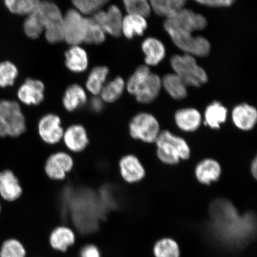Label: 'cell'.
<instances>
[{"label":"cell","instance_id":"16","mask_svg":"<svg viewBox=\"0 0 257 257\" xmlns=\"http://www.w3.org/2000/svg\"><path fill=\"white\" fill-rule=\"evenodd\" d=\"M118 168L121 178L128 184L140 182L146 175L142 164L134 155L122 157L118 163Z\"/></svg>","mask_w":257,"mask_h":257},{"label":"cell","instance_id":"32","mask_svg":"<svg viewBox=\"0 0 257 257\" xmlns=\"http://www.w3.org/2000/svg\"><path fill=\"white\" fill-rule=\"evenodd\" d=\"M18 73L15 64L9 61L0 63V88H6L14 85Z\"/></svg>","mask_w":257,"mask_h":257},{"label":"cell","instance_id":"2","mask_svg":"<svg viewBox=\"0 0 257 257\" xmlns=\"http://www.w3.org/2000/svg\"><path fill=\"white\" fill-rule=\"evenodd\" d=\"M207 25L203 15L185 8L166 18L163 25L176 46L189 54L198 53L202 43L201 37L193 36V32L203 30Z\"/></svg>","mask_w":257,"mask_h":257},{"label":"cell","instance_id":"4","mask_svg":"<svg viewBox=\"0 0 257 257\" xmlns=\"http://www.w3.org/2000/svg\"><path fill=\"white\" fill-rule=\"evenodd\" d=\"M157 156L162 162L176 165L180 159L186 160L190 156V149L186 141L168 131L159 134L155 141Z\"/></svg>","mask_w":257,"mask_h":257},{"label":"cell","instance_id":"23","mask_svg":"<svg viewBox=\"0 0 257 257\" xmlns=\"http://www.w3.org/2000/svg\"><path fill=\"white\" fill-rule=\"evenodd\" d=\"M147 27V21L144 16L127 14L123 17L122 21L121 33L128 39H131L138 35H143Z\"/></svg>","mask_w":257,"mask_h":257},{"label":"cell","instance_id":"6","mask_svg":"<svg viewBox=\"0 0 257 257\" xmlns=\"http://www.w3.org/2000/svg\"><path fill=\"white\" fill-rule=\"evenodd\" d=\"M36 12L43 26L47 41L57 43L64 40L63 15L55 3L41 2Z\"/></svg>","mask_w":257,"mask_h":257},{"label":"cell","instance_id":"41","mask_svg":"<svg viewBox=\"0 0 257 257\" xmlns=\"http://www.w3.org/2000/svg\"><path fill=\"white\" fill-rule=\"evenodd\" d=\"M90 108L95 112H101L104 108V102L100 96H94L89 102Z\"/></svg>","mask_w":257,"mask_h":257},{"label":"cell","instance_id":"9","mask_svg":"<svg viewBox=\"0 0 257 257\" xmlns=\"http://www.w3.org/2000/svg\"><path fill=\"white\" fill-rule=\"evenodd\" d=\"M74 164L73 157L69 153L60 151L48 156L44 164V172L52 181H62L72 171Z\"/></svg>","mask_w":257,"mask_h":257},{"label":"cell","instance_id":"28","mask_svg":"<svg viewBox=\"0 0 257 257\" xmlns=\"http://www.w3.org/2000/svg\"><path fill=\"white\" fill-rule=\"evenodd\" d=\"M186 2L187 0H150V4L157 15L166 18L184 8Z\"/></svg>","mask_w":257,"mask_h":257},{"label":"cell","instance_id":"22","mask_svg":"<svg viewBox=\"0 0 257 257\" xmlns=\"http://www.w3.org/2000/svg\"><path fill=\"white\" fill-rule=\"evenodd\" d=\"M221 168L216 161L206 159L198 164L195 175L198 181L203 184L210 185L220 178Z\"/></svg>","mask_w":257,"mask_h":257},{"label":"cell","instance_id":"15","mask_svg":"<svg viewBox=\"0 0 257 257\" xmlns=\"http://www.w3.org/2000/svg\"><path fill=\"white\" fill-rule=\"evenodd\" d=\"M18 100L27 106L37 105L44 99V85L41 80L28 78L17 91Z\"/></svg>","mask_w":257,"mask_h":257},{"label":"cell","instance_id":"26","mask_svg":"<svg viewBox=\"0 0 257 257\" xmlns=\"http://www.w3.org/2000/svg\"><path fill=\"white\" fill-rule=\"evenodd\" d=\"M109 70L106 66H96L91 70L86 80V86L94 96L100 94L107 78Z\"/></svg>","mask_w":257,"mask_h":257},{"label":"cell","instance_id":"33","mask_svg":"<svg viewBox=\"0 0 257 257\" xmlns=\"http://www.w3.org/2000/svg\"><path fill=\"white\" fill-rule=\"evenodd\" d=\"M149 67L147 65H141L137 67L136 71L128 79L126 83L127 91L131 94L135 95L140 86L148 78L151 73Z\"/></svg>","mask_w":257,"mask_h":257},{"label":"cell","instance_id":"20","mask_svg":"<svg viewBox=\"0 0 257 257\" xmlns=\"http://www.w3.org/2000/svg\"><path fill=\"white\" fill-rule=\"evenodd\" d=\"M87 101L85 89L76 84L70 85L64 92L62 102L64 108L69 112L75 111L82 107Z\"/></svg>","mask_w":257,"mask_h":257},{"label":"cell","instance_id":"43","mask_svg":"<svg viewBox=\"0 0 257 257\" xmlns=\"http://www.w3.org/2000/svg\"><path fill=\"white\" fill-rule=\"evenodd\" d=\"M2 205L1 203V201H0V214L2 213Z\"/></svg>","mask_w":257,"mask_h":257},{"label":"cell","instance_id":"11","mask_svg":"<svg viewBox=\"0 0 257 257\" xmlns=\"http://www.w3.org/2000/svg\"><path fill=\"white\" fill-rule=\"evenodd\" d=\"M77 233L74 228L67 224H60L50 231L48 243L54 251L66 253L75 245Z\"/></svg>","mask_w":257,"mask_h":257},{"label":"cell","instance_id":"18","mask_svg":"<svg viewBox=\"0 0 257 257\" xmlns=\"http://www.w3.org/2000/svg\"><path fill=\"white\" fill-rule=\"evenodd\" d=\"M232 119L236 126L243 131L251 130L257 120L256 108L248 104L237 105L232 111Z\"/></svg>","mask_w":257,"mask_h":257},{"label":"cell","instance_id":"21","mask_svg":"<svg viewBox=\"0 0 257 257\" xmlns=\"http://www.w3.org/2000/svg\"><path fill=\"white\" fill-rule=\"evenodd\" d=\"M66 65L73 72H82L87 69L88 57L86 51L79 46H72L65 53Z\"/></svg>","mask_w":257,"mask_h":257},{"label":"cell","instance_id":"3","mask_svg":"<svg viewBox=\"0 0 257 257\" xmlns=\"http://www.w3.org/2000/svg\"><path fill=\"white\" fill-rule=\"evenodd\" d=\"M27 130V118L21 104L15 99H0V137H20Z\"/></svg>","mask_w":257,"mask_h":257},{"label":"cell","instance_id":"12","mask_svg":"<svg viewBox=\"0 0 257 257\" xmlns=\"http://www.w3.org/2000/svg\"><path fill=\"white\" fill-rule=\"evenodd\" d=\"M91 19L102 28L106 33L114 37H118L121 33L123 16L120 9L112 5L107 11L99 10L92 15Z\"/></svg>","mask_w":257,"mask_h":257},{"label":"cell","instance_id":"10","mask_svg":"<svg viewBox=\"0 0 257 257\" xmlns=\"http://www.w3.org/2000/svg\"><path fill=\"white\" fill-rule=\"evenodd\" d=\"M37 130L41 140L48 145L54 146L62 141L64 130L62 118L56 114L47 113L41 117Z\"/></svg>","mask_w":257,"mask_h":257},{"label":"cell","instance_id":"29","mask_svg":"<svg viewBox=\"0 0 257 257\" xmlns=\"http://www.w3.org/2000/svg\"><path fill=\"white\" fill-rule=\"evenodd\" d=\"M25 244L16 237L6 238L0 244V257H28Z\"/></svg>","mask_w":257,"mask_h":257},{"label":"cell","instance_id":"19","mask_svg":"<svg viewBox=\"0 0 257 257\" xmlns=\"http://www.w3.org/2000/svg\"><path fill=\"white\" fill-rule=\"evenodd\" d=\"M147 66H156L166 56V48L162 41L154 37L146 38L142 43Z\"/></svg>","mask_w":257,"mask_h":257},{"label":"cell","instance_id":"34","mask_svg":"<svg viewBox=\"0 0 257 257\" xmlns=\"http://www.w3.org/2000/svg\"><path fill=\"white\" fill-rule=\"evenodd\" d=\"M24 28L26 35L32 39L40 36L44 28L36 12L27 16L24 22Z\"/></svg>","mask_w":257,"mask_h":257},{"label":"cell","instance_id":"24","mask_svg":"<svg viewBox=\"0 0 257 257\" xmlns=\"http://www.w3.org/2000/svg\"><path fill=\"white\" fill-rule=\"evenodd\" d=\"M175 121L181 130L192 132L200 127L201 116L200 112L195 108L181 109L176 112Z\"/></svg>","mask_w":257,"mask_h":257},{"label":"cell","instance_id":"31","mask_svg":"<svg viewBox=\"0 0 257 257\" xmlns=\"http://www.w3.org/2000/svg\"><path fill=\"white\" fill-rule=\"evenodd\" d=\"M155 257H179L178 244L170 238H164L158 241L154 246Z\"/></svg>","mask_w":257,"mask_h":257},{"label":"cell","instance_id":"17","mask_svg":"<svg viewBox=\"0 0 257 257\" xmlns=\"http://www.w3.org/2000/svg\"><path fill=\"white\" fill-rule=\"evenodd\" d=\"M162 86V79L160 76L151 72L135 94L137 100L140 103H150L158 96Z\"/></svg>","mask_w":257,"mask_h":257},{"label":"cell","instance_id":"14","mask_svg":"<svg viewBox=\"0 0 257 257\" xmlns=\"http://www.w3.org/2000/svg\"><path fill=\"white\" fill-rule=\"evenodd\" d=\"M64 146L69 152L80 153L89 144L87 131L81 124H73L64 130L62 138Z\"/></svg>","mask_w":257,"mask_h":257},{"label":"cell","instance_id":"1","mask_svg":"<svg viewBox=\"0 0 257 257\" xmlns=\"http://www.w3.org/2000/svg\"><path fill=\"white\" fill-rule=\"evenodd\" d=\"M210 214L212 227L223 240L238 245L251 238L255 226V217L252 213L240 216L230 201L218 199L210 205Z\"/></svg>","mask_w":257,"mask_h":257},{"label":"cell","instance_id":"35","mask_svg":"<svg viewBox=\"0 0 257 257\" xmlns=\"http://www.w3.org/2000/svg\"><path fill=\"white\" fill-rule=\"evenodd\" d=\"M110 0H72L76 10L83 15H92L101 10Z\"/></svg>","mask_w":257,"mask_h":257},{"label":"cell","instance_id":"25","mask_svg":"<svg viewBox=\"0 0 257 257\" xmlns=\"http://www.w3.org/2000/svg\"><path fill=\"white\" fill-rule=\"evenodd\" d=\"M162 85L172 98L181 100L188 95L185 83L175 73H169L162 79Z\"/></svg>","mask_w":257,"mask_h":257},{"label":"cell","instance_id":"8","mask_svg":"<svg viewBox=\"0 0 257 257\" xmlns=\"http://www.w3.org/2000/svg\"><path fill=\"white\" fill-rule=\"evenodd\" d=\"M131 136L144 142H155L160 134L159 122L153 115L141 112L135 116L130 123Z\"/></svg>","mask_w":257,"mask_h":257},{"label":"cell","instance_id":"27","mask_svg":"<svg viewBox=\"0 0 257 257\" xmlns=\"http://www.w3.org/2000/svg\"><path fill=\"white\" fill-rule=\"evenodd\" d=\"M227 115V108L219 102L214 101L205 110V124L212 128H219L221 124L226 120Z\"/></svg>","mask_w":257,"mask_h":257},{"label":"cell","instance_id":"36","mask_svg":"<svg viewBox=\"0 0 257 257\" xmlns=\"http://www.w3.org/2000/svg\"><path fill=\"white\" fill-rule=\"evenodd\" d=\"M128 14L138 15L149 17L152 8L148 0H122Z\"/></svg>","mask_w":257,"mask_h":257},{"label":"cell","instance_id":"39","mask_svg":"<svg viewBox=\"0 0 257 257\" xmlns=\"http://www.w3.org/2000/svg\"><path fill=\"white\" fill-rule=\"evenodd\" d=\"M6 7L13 14L24 15L26 0H4Z\"/></svg>","mask_w":257,"mask_h":257},{"label":"cell","instance_id":"30","mask_svg":"<svg viewBox=\"0 0 257 257\" xmlns=\"http://www.w3.org/2000/svg\"><path fill=\"white\" fill-rule=\"evenodd\" d=\"M125 82L120 76L112 79L104 85L99 96L102 101L111 103L117 101L124 91Z\"/></svg>","mask_w":257,"mask_h":257},{"label":"cell","instance_id":"13","mask_svg":"<svg viewBox=\"0 0 257 257\" xmlns=\"http://www.w3.org/2000/svg\"><path fill=\"white\" fill-rule=\"evenodd\" d=\"M23 194L20 180L12 170L0 172V200L14 202L20 199Z\"/></svg>","mask_w":257,"mask_h":257},{"label":"cell","instance_id":"42","mask_svg":"<svg viewBox=\"0 0 257 257\" xmlns=\"http://www.w3.org/2000/svg\"><path fill=\"white\" fill-rule=\"evenodd\" d=\"M251 172L253 176L255 178H256L257 175V161L256 158L253 160V162L252 163Z\"/></svg>","mask_w":257,"mask_h":257},{"label":"cell","instance_id":"37","mask_svg":"<svg viewBox=\"0 0 257 257\" xmlns=\"http://www.w3.org/2000/svg\"><path fill=\"white\" fill-rule=\"evenodd\" d=\"M89 26L85 42L88 44H100L105 40V32L91 18H89Z\"/></svg>","mask_w":257,"mask_h":257},{"label":"cell","instance_id":"7","mask_svg":"<svg viewBox=\"0 0 257 257\" xmlns=\"http://www.w3.org/2000/svg\"><path fill=\"white\" fill-rule=\"evenodd\" d=\"M89 19L76 9H70L63 16L64 40L71 46L85 42Z\"/></svg>","mask_w":257,"mask_h":257},{"label":"cell","instance_id":"40","mask_svg":"<svg viewBox=\"0 0 257 257\" xmlns=\"http://www.w3.org/2000/svg\"><path fill=\"white\" fill-rule=\"evenodd\" d=\"M202 5L210 7H229L232 5L236 0H195Z\"/></svg>","mask_w":257,"mask_h":257},{"label":"cell","instance_id":"38","mask_svg":"<svg viewBox=\"0 0 257 257\" xmlns=\"http://www.w3.org/2000/svg\"><path fill=\"white\" fill-rule=\"evenodd\" d=\"M76 257H102L100 248L95 243L87 242L75 248Z\"/></svg>","mask_w":257,"mask_h":257},{"label":"cell","instance_id":"5","mask_svg":"<svg viewBox=\"0 0 257 257\" xmlns=\"http://www.w3.org/2000/svg\"><path fill=\"white\" fill-rule=\"evenodd\" d=\"M170 64L175 73L186 86L200 87L207 82L206 72L198 65L194 56L190 54H175L170 59Z\"/></svg>","mask_w":257,"mask_h":257}]
</instances>
